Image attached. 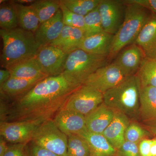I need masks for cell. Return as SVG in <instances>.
I'll use <instances>...</instances> for the list:
<instances>
[{
    "label": "cell",
    "mask_w": 156,
    "mask_h": 156,
    "mask_svg": "<svg viewBox=\"0 0 156 156\" xmlns=\"http://www.w3.org/2000/svg\"><path fill=\"white\" fill-rule=\"evenodd\" d=\"M80 87L70 83L62 75L48 77L15 99L10 106L1 105V122H44L53 119Z\"/></svg>",
    "instance_id": "1"
},
{
    "label": "cell",
    "mask_w": 156,
    "mask_h": 156,
    "mask_svg": "<svg viewBox=\"0 0 156 156\" xmlns=\"http://www.w3.org/2000/svg\"><path fill=\"white\" fill-rule=\"evenodd\" d=\"M3 41L1 66L8 70L20 62L35 56L40 46L34 34L17 27L11 30H0Z\"/></svg>",
    "instance_id": "2"
},
{
    "label": "cell",
    "mask_w": 156,
    "mask_h": 156,
    "mask_svg": "<svg viewBox=\"0 0 156 156\" xmlns=\"http://www.w3.org/2000/svg\"><path fill=\"white\" fill-rule=\"evenodd\" d=\"M140 84L136 75L129 76L103 94V102L113 111L128 118L139 117Z\"/></svg>",
    "instance_id": "3"
},
{
    "label": "cell",
    "mask_w": 156,
    "mask_h": 156,
    "mask_svg": "<svg viewBox=\"0 0 156 156\" xmlns=\"http://www.w3.org/2000/svg\"><path fill=\"white\" fill-rule=\"evenodd\" d=\"M125 2L126 4L125 18L114 35L109 60L116 56L124 48L134 43L151 14L147 9L138 4Z\"/></svg>",
    "instance_id": "4"
},
{
    "label": "cell",
    "mask_w": 156,
    "mask_h": 156,
    "mask_svg": "<svg viewBox=\"0 0 156 156\" xmlns=\"http://www.w3.org/2000/svg\"><path fill=\"white\" fill-rule=\"evenodd\" d=\"M108 60V56L77 49L69 54L62 75L70 83L81 87L97 69L107 64Z\"/></svg>",
    "instance_id": "5"
},
{
    "label": "cell",
    "mask_w": 156,
    "mask_h": 156,
    "mask_svg": "<svg viewBox=\"0 0 156 156\" xmlns=\"http://www.w3.org/2000/svg\"><path fill=\"white\" fill-rule=\"evenodd\" d=\"M30 142L57 155L67 156L68 136L57 128L53 119L39 126Z\"/></svg>",
    "instance_id": "6"
},
{
    "label": "cell",
    "mask_w": 156,
    "mask_h": 156,
    "mask_svg": "<svg viewBox=\"0 0 156 156\" xmlns=\"http://www.w3.org/2000/svg\"><path fill=\"white\" fill-rule=\"evenodd\" d=\"M103 102L102 93L90 86L83 85L71 95L62 108L86 116Z\"/></svg>",
    "instance_id": "7"
},
{
    "label": "cell",
    "mask_w": 156,
    "mask_h": 156,
    "mask_svg": "<svg viewBox=\"0 0 156 156\" xmlns=\"http://www.w3.org/2000/svg\"><path fill=\"white\" fill-rule=\"evenodd\" d=\"M69 54L51 44L40 46L35 56L43 72L48 76L61 75Z\"/></svg>",
    "instance_id": "8"
},
{
    "label": "cell",
    "mask_w": 156,
    "mask_h": 156,
    "mask_svg": "<svg viewBox=\"0 0 156 156\" xmlns=\"http://www.w3.org/2000/svg\"><path fill=\"white\" fill-rule=\"evenodd\" d=\"M41 121L1 122L0 135L11 144H28Z\"/></svg>",
    "instance_id": "9"
},
{
    "label": "cell",
    "mask_w": 156,
    "mask_h": 156,
    "mask_svg": "<svg viewBox=\"0 0 156 156\" xmlns=\"http://www.w3.org/2000/svg\"><path fill=\"white\" fill-rule=\"evenodd\" d=\"M126 4L124 1L101 0L98 6L104 31L114 35L125 18Z\"/></svg>",
    "instance_id": "10"
},
{
    "label": "cell",
    "mask_w": 156,
    "mask_h": 156,
    "mask_svg": "<svg viewBox=\"0 0 156 156\" xmlns=\"http://www.w3.org/2000/svg\"><path fill=\"white\" fill-rule=\"evenodd\" d=\"M128 77L118 66L112 62L97 69L89 77L85 85L93 87L104 94Z\"/></svg>",
    "instance_id": "11"
},
{
    "label": "cell",
    "mask_w": 156,
    "mask_h": 156,
    "mask_svg": "<svg viewBox=\"0 0 156 156\" xmlns=\"http://www.w3.org/2000/svg\"><path fill=\"white\" fill-rule=\"evenodd\" d=\"M146 57L142 49L133 43L120 51L113 63L129 76L136 75Z\"/></svg>",
    "instance_id": "12"
},
{
    "label": "cell",
    "mask_w": 156,
    "mask_h": 156,
    "mask_svg": "<svg viewBox=\"0 0 156 156\" xmlns=\"http://www.w3.org/2000/svg\"><path fill=\"white\" fill-rule=\"evenodd\" d=\"M53 120L57 128L67 136L87 131L85 116L73 111L62 108Z\"/></svg>",
    "instance_id": "13"
},
{
    "label": "cell",
    "mask_w": 156,
    "mask_h": 156,
    "mask_svg": "<svg viewBox=\"0 0 156 156\" xmlns=\"http://www.w3.org/2000/svg\"><path fill=\"white\" fill-rule=\"evenodd\" d=\"M64 26L60 9L52 18L40 24L34 34L37 44L40 47L51 44L58 38Z\"/></svg>",
    "instance_id": "14"
},
{
    "label": "cell",
    "mask_w": 156,
    "mask_h": 156,
    "mask_svg": "<svg viewBox=\"0 0 156 156\" xmlns=\"http://www.w3.org/2000/svg\"><path fill=\"white\" fill-rule=\"evenodd\" d=\"M147 58L156 57V14L151 13L134 43Z\"/></svg>",
    "instance_id": "15"
},
{
    "label": "cell",
    "mask_w": 156,
    "mask_h": 156,
    "mask_svg": "<svg viewBox=\"0 0 156 156\" xmlns=\"http://www.w3.org/2000/svg\"><path fill=\"white\" fill-rule=\"evenodd\" d=\"M139 117L149 127H156V87H141Z\"/></svg>",
    "instance_id": "16"
},
{
    "label": "cell",
    "mask_w": 156,
    "mask_h": 156,
    "mask_svg": "<svg viewBox=\"0 0 156 156\" xmlns=\"http://www.w3.org/2000/svg\"><path fill=\"white\" fill-rule=\"evenodd\" d=\"M114 111L113 119L102 134L117 150L126 141L125 133L130 123L126 115L120 112Z\"/></svg>",
    "instance_id": "17"
},
{
    "label": "cell",
    "mask_w": 156,
    "mask_h": 156,
    "mask_svg": "<svg viewBox=\"0 0 156 156\" xmlns=\"http://www.w3.org/2000/svg\"><path fill=\"white\" fill-rule=\"evenodd\" d=\"M114 116V111L104 102L85 116L87 131L102 134Z\"/></svg>",
    "instance_id": "18"
},
{
    "label": "cell",
    "mask_w": 156,
    "mask_h": 156,
    "mask_svg": "<svg viewBox=\"0 0 156 156\" xmlns=\"http://www.w3.org/2000/svg\"><path fill=\"white\" fill-rule=\"evenodd\" d=\"M113 36L103 31L85 37L79 49L92 54L108 56Z\"/></svg>",
    "instance_id": "19"
},
{
    "label": "cell",
    "mask_w": 156,
    "mask_h": 156,
    "mask_svg": "<svg viewBox=\"0 0 156 156\" xmlns=\"http://www.w3.org/2000/svg\"><path fill=\"white\" fill-rule=\"evenodd\" d=\"M84 37L83 30L65 25L59 36L51 45L59 48L65 53L69 54L79 49L80 44Z\"/></svg>",
    "instance_id": "20"
},
{
    "label": "cell",
    "mask_w": 156,
    "mask_h": 156,
    "mask_svg": "<svg viewBox=\"0 0 156 156\" xmlns=\"http://www.w3.org/2000/svg\"><path fill=\"white\" fill-rule=\"evenodd\" d=\"M87 141L90 156H115L117 150L102 134L85 131L78 134Z\"/></svg>",
    "instance_id": "21"
},
{
    "label": "cell",
    "mask_w": 156,
    "mask_h": 156,
    "mask_svg": "<svg viewBox=\"0 0 156 156\" xmlns=\"http://www.w3.org/2000/svg\"><path fill=\"white\" fill-rule=\"evenodd\" d=\"M11 77L29 80H43L48 76L42 71L34 57L20 62L9 69Z\"/></svg>",
    "instance_id": "22"
},
{
    "label": "cell",
    "mask_w": 156,
    "mask_h": 156,
    "mask_svg": "<svg viewBox=\"0 0 156 156\" xmlns=\"http://www.w3.org/2000/svg\"><path fill=\"white\" fill-rule=\"evenodd\" d=\"M19 27L35 33L41 23L36 13L30 5H22L14 2Z\"/></svg>",
    "instance_id": "23"
},
{
    "label": "cell",
    "mask_w": 156,
    "mask_h": 156,
    "mask_svg": "<svg viewBox=\"0 0 156 156\" xmlns=\"http://www.w3.org/2000/svg\"><path fill=\"white\" fill-rule=\"evenodd\" d=\"M41 80L11 77L2 87H0L1 94L16 99L27 93Z\"/></svg>",
    "instance_id": "24"
},
{
    "label": "cell",
    "mask_w": 156,
    "mask_h": 156,
    "mask_svg": "<svg viewBox=\"0 0 156 156\" xmlns=\"http://www.w3.org/2000/svg\"><path fill=\"white\" fill-rule=\"evenodd\" d=\"M0 27L4 30L19 27L17 12L12 1L1 0Z\"/></svg>",
    "instance_id": "25"
},
{
    "label": "cell",
    "mask_w": 156,
    "mask_h": 156,
    "mask_svg": "<svg viewBox=\"0 0 156 156\" xmlns=\"http://www.w3.org/2000/svg\"><path fill=\"white\" fill-rule=\"evenodd\" d=\"M30 5L38 17L40 23L53 17L60 9V0H37Z\"/></svg>",
    "instance_id": "26"
},
{
    "label": "cell",
    "mask_w": 156,
    "mask_h": 156,
    "mask_svg": "<svg viewBox=\"0 0 156 156\" xmlns=\"http://www.w3.org/2000/svg\"><path fill=\"white\" fill-rule=\"evenodd\" d=\"M137 73L141 87H156V57H146Z\"/></svg>",
    "instance_id": "27"
},
{
    "label": "cell",
    "mask_w": 156,
    "mask_h": 156,
    "mask_svg": "<svg viewBox=\"0 0 156 156\" xmlns=\"http://www.w3.org/2000/svg\"><path fill=\"white\" fill-rule=\"evenodd\" d=\"M69 11L85 17L99 5L101 0H60Z\"/></svg>",
    "instance_id": "28"
},
{
    "label": "cell",
    "mask_w": 156,
    "mask_h": 156,
    "mask_svg": "<svg viewBox=\"0 0 156 156\" xmlns=\"http://www.w3.org/2000/svg\"><path fill=\"white\" fill-rule=\"evenodd\" d=\"M66 156H90L89 146L83 137L78 134L68 136Z\"/></svg>",
    "instance_id": "29"
},
{
    "label": "cell",
    "mask_w": 156,
    "mask_h": 156,
    "mask_svg": "<svg viewBox=\"0 0 156 156\" xmlns=\"http://www.w3.org/2000/svg\"><path fill=\"white\" fill-rule=\"evenodd\" d=\"M84 34L89 37L104 31L101 24L98 6L84 17Z\"/></svg>",
    "instance_id": "30"
},
{
    "label": "cell",
    "mask_w": 156,
    "mask_h": 156,
    "mask_svg": "<svg viewBox=\"0 0 156 156\" xmlns=\"http://www.w3.org/2000/svg\"><path fill=\"white\" fill-rule=\"evenodd\" d=\"M60 9L62 12L64 25L84 30V17L69 11L60 1Z\"/></svg>",
    "instance_id": "31"
},
{
    "label": "cell",
    "mask_w": 156,
    "mask_h": 156,
    "mask_svg": "<svg viewBox=\"0 0 156 156\" xmlns=\"http://www.w3.org/2000/svg\"><path fill=\"white\" fill-rule=\"evenodd\" d=\"M150 133L135 122L130 123L125 133L126 141L138 144L145 137L148 136Z\"/></svg>",
    "instance_id": "32"
},
{
    "label": "cell",
    "mask_w": 156,
    "mask_h": 156,
    "mask_svg": "<svg viewBox=\"0 0 156 156\" xmlns=\"http://www.w3.org/2000/svg\"><path fill=\"white\" fill-rule=\"evenodd\" d=\"M138 144L126 140L117 150L115 156H140Z\"/></svg>",
    "instance_id": "33"
},
{
    "label": "cell",
    "mask_w": 156,
    "mask_h": 156,
    "mask_svg": "<svg viewBox=\"0 0 156 156\" xmlns=\"http://www.w3.org/2000/svg\"><path fill=\"white\" fill-rule=\"evenodd\" d=\"M26 156H59L30 142V144L27 146Z\"/></svg>",
    "instance_id": "34"
},
{
    "label": "cell",
    "mask_w": 156,
    "mask_h": 156,
    "mask_svg": "<svg viewBox=\"0 0 156 156\" xmlns=\"http://www.w3.org/2000/svg\"><path fill=\"white\" fill-rule=\"evenodd\" d=\"M27 144H11L9 146L8 150L4 156H26V149Z\"/></svg>",
    "instance_id": "35"
},
{
    "label": "cell",
    "mask_w": 156,
    "mask_h": 156,
    "mask_svg": "<svg viewBox=\"0 0 156 156\" xmlns=\"http://www.w3.org/2000/svg\"><path fill=\"white\" fill-rule=\"evenodd\" d=\"M125 2L138 4L147 9L151 13L156 14V0H128Z\"/></svg>",
    "instance_id": "36"
},
{
    "label": "cell",
    "mask_w": 156,
    "mask_h": 156,
    "mask_svg": "<svg viewBox=\"0 0 156 156\" xmlns=\"http://www.w3.org/2000/svg\"><path fill=\"white\" fill-rule=\"evenodd\" d=\"M152 140L145 139L142 140L139 143V151L140 156H151V148Z\"/></svg>",
    "instance_id": "37"
},
{
    "label": "cell",
    "mask_w": 156,
    "mask_h": 156,
    "mask_svg": "<svg viewBox=\"0 0 156 156\" xmlns=\"http://www.w3.org/2000/svg\"><path fill=\"white\" fill-rule=\"evenodd\" d=\"M11 78V73L9 70H0V87L6 83Z\"/></svg>",
    "instance_id": "38"
},
{
    "label": "cell",
    "mask_w": 156,
    "mask_h": 156,
    "mask_svg": "<svg viewBox=\"0 0 156 156\" xmlns=\"http://www.w3.org/2000/svg\"><path fill=\"white\" fill-rule=\"evenodd\" d=\"M9 146L7 145V141L2 137H1L0 138V156H4L7 150H8Z\"/></svg>",
    "instance_id": "39"
},
{
    "label": "cell",
    "mask_w": 156,
    "mask_h": 156,
    "mask_svg": "<svg viewBox=\"0 0 156 156\" xmlns=\"http://www.w3.org/2000/svg\"><path fill=\"white\" fill-rule=\"evenodd\" d=\"M151 154V156H156V138L152 140Z\"/></svg>",
    "instance_id": "40"
},
{
    "label": "cell",
    "mask_w": 156,
    "mask_h": 156,
    "mask_svg": "<svg viewBox=\"0 0 156 156\" xmlns=\"http://www.w3.org/2000/svg\"><path fill=\"white\" fill-rule=\"evenodd\" d=\"M14 2L18 3V4H22V5H25V4H29V5L32 4L35 1L34 0H17V1H14Z\"/></svg>",
    "instance_id": "41"
},
{
    "label": "cell",
    "mask_w": 156,
    "mask_h": 156,
    "mask_svg": "<svg viewBox=\"0 0 156 156\" xmlns=\"http://www.w3.org/2000/svg\"><path fill=\"white\" fill-rule=\"evenodd\" d=\"M149 130L156 136V127H149Z\"/></svg>",
    "instance_id": "42"
}]
</instances>
